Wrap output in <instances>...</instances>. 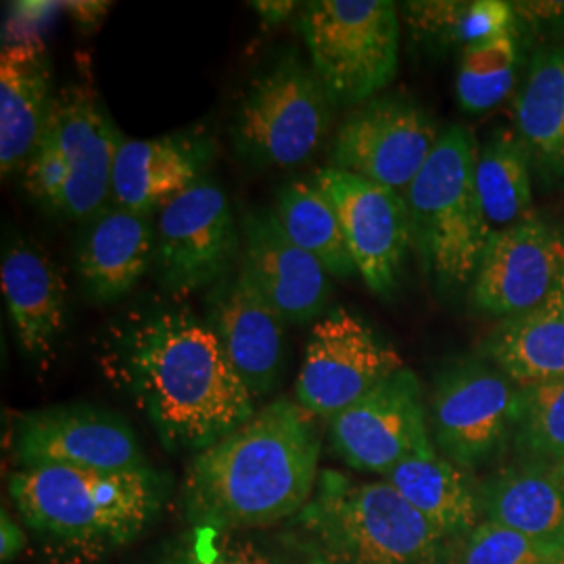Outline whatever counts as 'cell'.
Here are the masks:
<instances>
[{"label":"cell","mask_w":564,"mask_h":564,"mask_svg":"<svg viewBox=\"0 0 564 564\" xmlns=\"http://www.w3.org/2000/svg\"><path fill=\"white\" fill-rule=\"evenodd\" d=\"M105 362L170 452L199 454L256 414L212 326L184 307L126 321Z\"/></svg>","instance_id":"obj_1"},{"label":"cell","mask_w":564,"mask_h":564,"mask_svg":"<svg viewBox=\"0 0 564 564\" xmlns=\"http://www.w3.org/2000/svg\"><path fill=\"white\" fill-rule=\"evenodd\" d=\"M307 410L274 402L193 456L184 508L195 527L262 529L295 519L321 477V431Z\"/></svg>","instance_id":"obj_2"},{"label":"cell","mask_w":564,"mask_h":564,"mask_svg":"<svg viewBox=\"0 0 564 564\" xmlns=\"http://www.w3.org/2000/svg\"><path fill=\"white\" fill-rule=\"evenodd\" d=\"M9 494L42 554L55 564H95L134 542L162 510L163 477L137 470L34 466L11 475Z\"/></svg>","instance_id":"obj_3"},{"label":"cell","mask_w":564,"mask_h":564,"mask_svg":"<svg viewBox=\"0 0 564 564\" xmlns=\"http://www.w3.org/2000/svg\"><path fill=\"white\" fill-rule=\"evenodd\" d=\"M303 564H458V544L387 481L321 470L316 491L286 524Z\"/></svg>","instance_id":"obj_4"},{"label":"cell","mask_w":564,"mask_h":564,"mask_svg":"<svg viewBox=\"0 0 564 564\" xmlns=\"http://www.w3.org/2000/svg\"><path fill=\"white\" fill-rule=\"evenodd\" d=\"M121 141L120 130L90 86L61 88L21 170L25 193L57 216L93 220L111 199Z\"/></svg>","instance_id":"obj_5"},{"label":"cell","mask_w":564,"mask_h":564,"mask_svg":"<svg viewBox=\"0 0 564 564\" xmlns=\"http://www.w3.org/2000/svg\"><path fill=\"white\" fill-rule=\"evenodd\" d=\"M475 144L463 126H447L405 191L412 224V245L424 272L442 291L470 284L489 241L475 184Z\"/></svg>","instance_id":"obj_6"},{"label":"cell","mask_w":564,"mask_h":564,"mask_svg":"<svg viewBox=\"0 0 564 564\" xmlns=\"http://www.w3.org/2000/svg\"><path fill=\"white\" fill-rule=\"evenodd\" d=\"M300 32L312 69L337 105L375 99L398 76L400 11L391 0H314Z\"/></svg>","instance_id":"obj_7"},{"label":"cell","mask_w":564,"mask_h":564,"mask_svg":"<svg viewBox=\"0 0 564 564\" xmlns=\"http://www.w3.org/2000/svg\"><path fill=\"white\" fill-rule=\"evenodd\" d=\"M333 99L297 53L276 61L247 86L232 121L235 149L258 167H295L323 144Z\"/></svg>","instance_id":"obj_8"},{"label":"cell","mask_w":564,"mask_h":564,"mask_svg":"<svg viewBox=\"0 0 564 564\" xmlns=\"http://www.w3.org/2000/svg\"><path fill=\"white\" fill-rule=\"evenodd\" d=\"M517 384L481 356L445 364L431 393L429 426L445 460L477 470L512 442Z\"/></svg>","instance_id":"obj_9"},{"label":"cell","mask_w":564,"mask_h":564,"mask_svg":"<svg viewBox=\"0 0 564 564\" xmlns=\"http://www.w3.org/2000/svg\"><path fill=\"white\" fill-rule=\"evenodd\" d=\"M402 368L398 349L372 324L347 307H335L310 330L295 402L328 423Z\"/></svg>","instance_id":"obj_10"},{"label":"cell","mask_w":564,"mask_h":564,"mask_svg":"<svg viewBox=\"0 0 564 564\" xmlns=\"http://www.w3.org/2000/svg\"><path fill=\"white\" fill-rule=\"evenodd\" d=\"M241 249V226L226 193L203 178L160 212L153 270L167 291L188 295L232 274Z\"/></svg>","instance_id":"obj_11"},{"label":"cell","mask_w":564,"mask_h":564,"mask_svg":"<svg viewBox=\"0 0 564 564\" xmlns=\"http://www.w3.org/2000/svg\"><path fill=\"white\" fill-rule=\"evenodd\" d=\"M435 118L405 97H375L343 120L330 167L391 191H408L440 142Z\"/></svg>","instance_id":"obj_12"},{"label":"cell","mask_w":564,"mask_h":564,"mask_svg":"<svg viewBox=\"0 0 564 564\" xmlns=\"http://www.w3.org/2000/svg\"><path fill=\"white\" fill-rule=\"evenodd\" d=\"M328 435L343 463L383 477L410 458L437 452L423 387L405 366L328 421Z\"/></svg>","instance_id":"obj_13"},{"label":"cell","mask_w":564,"mask_h":564,"mask_svg":"<svg viewBox=\"0 0 564 564\" xmlns=\"http://www.w3.org/2000/svg\"><path fill=\"white\" fill-rule=\"evenodd\" d=\"M312 181L333 203L347 251L364 284L379 297L391 295L400 284L412 245L405 197L330 165L321 167Z\"/></svg>","instance_id":"obj_14"},{"label":"cell","mask_w":564,"mask_h":564,"mask_svg":"<svg viewBox=\"0 0 564 564\" xmlns=\"http://www.w3.org/2000/svg\"><path fill=\"white\" fill-rule=\"evenodd\" d=\"M13 452L20 468L137 470L149 466L130 424L113 412L82 403L21 414L13 426Z\"/></svg>","instance_id":"obj_15"},{"label":"cell","mask_w":564,"mask_h":564,"mask_svg":"<svg viewBox=\"0 0 564 564\" xmlns=\"http://www.w3.org/2000/svg\"><path fill=\"white\" fill-rule=\"evenodd\" d=\"M563 281L564 237L531 216L489 235L470 302L484 316L506 321L540 305Z\"/></svg>","instance_id":"obj_16"},{"label":"cell","mask_w":564,"mask_h":564,"mask_svg":"<svg viewBox=\"0 0 564 564\" xmlns=\"http://www.w3.org/2000/svg\"><path fill=\"white\" fill-rule=\"evenodd\" d=\"M205 323L256 398L274 391L284 368L289 323L241 265L209 289Z\"/></svg>","instance_id":"obj_17"},{"label":"cell","mask_w":564,"mask_h":564,"mask_svg":"<svg viewBox=\"0 0 564 564\" xmlns=\"http://www.w3.org/2000/svg\"><path fill=\"white\" fill-rule=\"evenodd\" d=\"M242 270L291 324L321 321L333 300L330 274L291 241L274 212L247 214L241 223Z\"/></svg>","instance_id":"obj_18"},{"label":"cell","mask_w":564,"mask_h":564,"mask_svg":"<svg viewBox=\"0 0 564 564\" xmlns=\"http://www.w3.org/2000/svg\"><path fill=\"white\" fill-rule=\"evenodd\" d=\"M214 155V141L193 130L158 139H123L113 167L111 202L121 209L153 216L203 181Z\"/></svg>","instance_id":"obj_19"},{"label":"cell","mask_w":564,"mask_h":564,"mask_svg":"<svg viewBox=\"0 0 564 564\" xmlns=\"http://www.w3.org/2000/svg\"><path fill=\"white\" fill-rule=\"evenodd\" d=\"M2 295L21 351L46 360L67 328V284L51 256L34 242L4 245Z\"/></svg>","instance_id":"obj_20"},{"label":"cell","mask_w":564,"mask_h":564,"mask_svg":"<svg viewBox=\"0 0 564 564\" xmlns=\"http://www.w3.org/2000/svg\"><path fill=\"white\" fill-rule=\"evenodd\" d=\"M78 274L95 302L126 297L155 262V223L151 216L105 207L84 230Z\"/></svg>","instance_id":"obj_21"},{"label":"cell","mask_w":564,"mask_h":564,"mask_svg":"<svg viewBox=\"0 0 564 564\" xmlns=\"http://www.w3.org/2000/svg\"><path fill=\"white\" fill-rule=\"evenodd\" d=\"M53 65L46 44L2 46L0 55V172L2 178L30 160L51 105Z\"/></svg>","instance_id":"obj_22"},{"label":"cell","mask_w":564,"mask_h":564,"mask_svg":"<svg viewBox=\"0 0 564 564\" xmlns=\"http://www.w3.org/2000/svg\"><path fill=\"white\" fill-rule=\"evenodd\" d=\"M479 356L517 384L564 379V281L552 295L519 316L496 324Z\"/></svg>","instance_id":"obj_23"},{"label":"cell","mask_w":564,"mask_h":564,"mask_svg":"<svg viewBox=\"0 0 564 564\" xmlns=\"http://www.w3.org/2000/svg\"><path fill=\"white\" fill-rule=\"evenodd\" d=\"M479 500L484 521L564 545V485L556 468L529 460L502 466L479 485Z\"/></svg>","instance_id":"obj_24"},{"label":"cell","mask_w":564,"mask_h":564,"mask_svg":"<svg viewBox=\"0 0 564 564\" xmlns=\"http://www.w3.org/2000/svg\"><path fill=\"white\" fill-rule=\"evenodd\" d=\"M514 116L531 163L544 178H564V44L531 55Z\"/></svg>","instance_id":"obj_25"},{"label":"cell","mask_w":564,"mask_h":564,"mask_svg":"<svg viewBox=\"0 0 564 564\" xmlns=\"http://www.w3.org/2000/svg\"><path fill=\"white\" fill-rule=\"evenodd\" d=\"M408 505L414 506L445 538L460 544L484 521L479 485L466 470L445 460L437 452L416 456L384 475Z\"/></svg>","instance_id":"obj_26"},{"label":"cell","mask_w":564,"mask_h":564,"mask_svg":"<svg viewBox=\"0 0 564 564\" xmlns=\"http://www.w3.org/2000/svg\"><path fill=\"white\" fill-rule=\"evenodd\" d=\"M274 216L284 235L323 263L330 276L349 279L358 274L347 251L339 216L312 178L286 182L279 191Z\"/></svg>","instance_id":"obj_27"},{"label":"cell","mask_w":564,"mask_h":564,"mask_svg":"<svg viewBox=\"0 0 564 564\" xmlns=\"http://www.w3.org/2000/svg\"><path fill=\"white\" fill-rule=\"evenodd\" d=\"M529 165L531 160L523 142L508 130L494 132L477 153L475 184L491 232L533 216Z\"/></svg>","instance_id":"obj_28"},{"label":"cell","mask_w":564,"mask_h":564,"mask_svg":"<svg viewBox=\"0 0 564 564\" xmlns=\"http://www.w3.org/2000/svg\"><path fill=\"white\" fill-rule=\"evenodd\" d=\"M512 444L529 463H564V379L517 387Z\"/></svg>","instance_id":"obj_29"},{"label":"cell","mask_w":564,"mask_h":564,"mask_svg":"<svg viewBox=\"0 0 564 564\" xmlns=\"http://www.w3.org/2000/svg\"><path fill=\"white\" fill-rule=\"evenodd\" d=\"M521 61V39L468 46L460 53L456 74V99L468 116H481L508 99Z\"/></svg>","instance_id":"obj_30"},{"label":"cell","mask_w":564,"mask_h":564,"mask_svg":"<svg viewBox=\"0 0 564 564\" xmlns=\"http://www.w3.org/2000/svg\"><path fill=\"white\" fill-rule=\"evenodd\" d=\"M155 564H297L242 531L195 527L170 545Z\"/></svg>","instance_id":"obj_31"},{"label":"cell","mask_w":564,"mask_h":564,"mask_svg":"<svg viewBox=\"0 0 564 564\" xmlns=\"http://www.w3.org/2000/svg\"><path fill=\"white\" fill-rule=\"evenodd\" d=\"M458 564H564V545L481 521L458 544Z\"/></svg>","instance_id":"obj_32"},{"label":"cell","mask_w":564,"mask_h":564,"mask_svg":"<svg viewBox=\"0 0 564 564\" xmlns=\"http://www.w3.org/2000/svg\"><path fill=\"white\" fill-rule=\"evenodd\" d=\"M403 15L416 41L433 48L468 46V15L470 2L460 0H423L405 2Z\"/></svg>","instance_id":"obj_33"},{"label":"cell","mask_w":564,"mask_h":564,"mask_svg":"<svg viewBox=\"0 0 564 564\" xmlns=\"http://www.w3.org/2000/svg\"><path fill=\"white\" fill-rule=\"evenodd\" d=\"M61 11H65L63 2H46V0L13 2L9 9V20L4 21L2 46L44 42L42 34L55 23V18Z\"/></svg>","instance_id":"obj_34"},{"label":"cell","mask_w":564,"mask_h":564,"mask_svg":"<svg viewBox=\"0 0 564 564\" xmlns=\"http://www.w3.org/2000/svg\"><path fill=\"white\" fill-rule=\"evenodd\" d=\"M519 21V39L529 34H561L564 32V2H512Z\"/></svg>","instance_id":"obj_35"},{"label":"cell","mask_w":564,"mask_h":564,"mask_svg":"<svg viewBox=\"0 0 564 564\" xmlns=\"http://www.w3.org/2000/svg\"><path fill=\"white\" fill-rule=\"evenodd\" d=\"M109 2H90V0H78V2H63L65 13L72 15V20L76 21V25H80L82 30H97V25H101L105 15L109 13Z\"/></svg>","instance_id":"obj_36"},{"label":"cell","mask_w":564,"mask_h":564,"mask_svg":"<svg viewBox=\"0 0 564 564\" xmlns=\"http://www.w3.org/2000/svg\"><path fill=\"white\" fill-rule=\"evenodd\" d=\"M25 547V533L7 512L0 517V558L2 563H11Z\"/></svg>","instance_id":"obj_37"},{"label":"cell","mask_w":564,"mask_h":564,"mask_svg":"<svg viewBox=\"0 0 564 564\" xmlns=\"http://www.w3.org/2000/svg\"><path fill=\"white\" fill-rule=\"evenodd\" d=\"M249 7H253V11L262 18L265 25H279L291 18L297 4L291 0H260V2H251Z\"/></svg>","instance_id":"obj_38"},{"label":"cell","mask_w":564,"mask_h":564,"mask_svg":"<svg viewBox=\"0 0 564 564\" xmlns=\"http://www.w3.org/2000/svg\"><path fill=\"white\" fill-rule=\"evenodd\" d=\"M556 475H558V479H561V481H563L564 485V463L558 464V466H556Z\"/></svg>","instance_id":"obj_39"}]
</instances>
